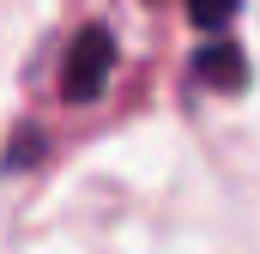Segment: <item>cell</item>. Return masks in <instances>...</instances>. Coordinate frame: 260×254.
I'll list each match as a JSON object with an SVG mask.
<instances>
[{
    "label": "cell",
    "mask_w": 260,
    "mask_h": 254,
    "mask_svg": "<svg viewBox=\"0 0 260 254\" xmlns=\"http://www.w3.org/2000/svg\"><path fill=\"white\" fill-rule=\"evenodd\" d=\"M115 30L97 18V24H79V37L67 43V61H61V97L67 103H91L103 97L109 73H115Z\"/></svg>",
    "instance_id": "1"
},
{
    "label": "cell",
    "mask_w": 260,
    "mask_h": 254,
    "mask_svg": "<svg viewBox=\"0 0 260 254\" xmlns=\"http://www.w3.org/2000/svg\"><path fill=\"white\" fill-rule=\"evenodd\" d=\"M194 79L212 85V91H242V85H248V55H242L236 43L212 37V43L194 55Z\"/></svg>",
    "instance_id": "2"
},
{
    "label": "cell",
    "mask_w": 260,
    "mask_h": 254,
    "mask_svg": "<svg viewBox=\"0 0 260 254\" xmlns=\"http://www.w3.org/2000/svg\"><path fill=\"white\" fill-rule=\"evenodd\" d=\"M236 6H242V0H188V18H194L200 30L224 37V30H230V18H236Z\"/></svg>",
    "instance_id": "3"
}]
</instances>
